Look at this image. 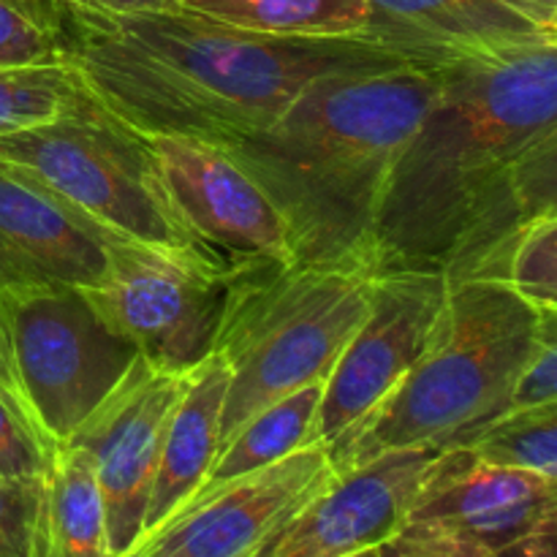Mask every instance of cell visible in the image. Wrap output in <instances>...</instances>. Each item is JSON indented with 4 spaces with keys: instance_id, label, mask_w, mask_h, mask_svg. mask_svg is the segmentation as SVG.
Listing matches in <instances>:
<instances>
[{
    "instance_id": "obj_1",
    "label": "cell",
    "mask_w": 557,
    "mask_h": 557,
    "mask_svg": "<svg viewBox=\"0 0 557 557\" xmlns=\"http://www.w3.org/2000/svg\"><path fill=\"white\" fill-rule=\"evenodd\" d=\"M60 60L145 136L221 150L270 125L313 82L422 65L370 36H267L174 9L107 11L52 0Z\"/></svg>"
},
{
    "instance_id": "obj_2",
    "label": "cell",
    "mask_w": 557,
    "mask_h": 557,
    "mask_svg": "<svg viewBox=\"0 0 557 557\" xmlns=\"http://www.w3.org/2000/svg\"><path fill=\"white\" fill-rule=\"evenodd\" d=\"M381 194L370 272H441L517 161L557 131V38L441 63Z\"/></svg>"
},
{
    "instance_id": "obj_3",
    "label": "cell",
    "mask_w": 557,
    "mask_h": 557,
    "mask_svg": "<svg viewBox=\"0 0 557 557\" xmlns=\"http://www.w3.org/2000/svg\"><path fill=\"white\" fill-rule=\"evenodd\" d=\"M438 85V65L326 76L226 147L286 221L297 264L370 272L381 194Z\"/></svg>"
},
{
    "instance_id": "obj_4",
    "label": "cell",
    "mask_w": 557,
    "mask_h": 557,
    "mask_svg": "<svg viewBox=\"0 0 557 557\" xmlns=\"http://www.w3.org/2000/svg\"><path fill=\"white\" fill-rule=\"evenodd\" d=\"M549 313L557 310L533 308L495 277L451 281L422 359L362 422L326 446L337 476L386 451L462 449L509 411L517 375Z\"/></svg>"
},
{
    "instance_id": "obj_5",
    "label": "cell",
    "mask_w": 557,
    "mask_h": 557,
    "mask_svg": "<svg viewBox=\"0 0 557 557\" xmlns=\"http://www.w3.org/2000/svg\"><path fill=\"white\" fill-rule=\"evenodd\" d=\"M373 272L297 261L228 267L215 354L228 370L221 449L250 417L326 384L370 308ZM218 449V451H221Z\"/></svg>"
},
{
    "instance_id": "obj_6",
    "label": "cell",
    "mask_w": 557,
    "mask_h": 557,
    "mask_svg": "<svg viewBox=\"0 0 557 557\" xmlns=\"http://www.w3.org/2000/svg\"><path fill=\"white\" fill-rule=\"evenodd\" d=\"M0 161L47 185L112 237L226 264L180 218L152 141L87 87L52 123L0 136Z\"/></svg>"
},
{
    "instance_id": "obj_7",
    "label": "cell",
    "mask_w": 557,
    "mask_h": 557,
    "mask_svg": "<svg viewBox=\"0 0 557 557\" xmlns=\"http://www.w3.org/2000/svg\"><path fill=\"white\" fill-rule=\"evenodd\" d=\"M0 337L11 386L52 446H63L139 359L82 286L0 294Z\"/></svg>"
},
{
    "instance_id": "obj_8",
    "label": "cell",
    "mask_w": 557,
    "mask_h": 557,
    "mask_svg": "<svg viewBox=\"0 0 557 557\" xmlns=\"http://www.w3.org/2000/svg\"><path fill=\"white\" fill-rule=\"evenodd\" d=\"M228 264L114 239L101 286L90 288L150 368L188 375L215 351Z\"/></svg>"
},
{
    "instance_id": "obj_9",
    "label": "cell",
    "mask_w": 557,
    "mask_h": 557,
    "mask_svg": "<svg viewBox=\"0 0 557 557\" xmlns=\"http://www.w3.org/2000/svg\"><path fill=\"white\" fill-rule=\"evenodd\" d=\"M557 517V482L441 451L408 520L400 547L424 557H487Z\"/></svg>"
},
{
    "instance_id": "obj_10",
    "label": "cell",
    "mask_w": 557,
    "mask_h": 557,
    "mask_svg": "<svg viewBox=\"0 0 557 557\" xmlns=\"http://www.w3.org/2000/svg\"><path fill=\"white\" fill-rule=\"evenodd\" d=\"M441 272H375L370 308L324 384L319 438L330 446L362 422L422 359L444 313Z\"/></svg>"
},
{
    "instance_id": "obj_11",
    "label": "cell",
    "mask_w": 557,
    "mask_h": 557,
    "mask_svg": "<svg viewBox=\"0 0 557 557\" xmlns=\"http://www.w3.org/2000/svg\"><path fill=\"white\" fill-rule=\"evenodd\" d=\"M335 476L326 444H313L190 498L131 553L141 557H253L294 515L324 493Z\"/></svg>"
},
{
    "instance_id": "obj_12",
    "label": "cell",
    "mask_w": 557,
    "mask_h": 557,
    "mask_svg": "<svg viewBox=\"0 0 557 557\" xmlns=\"http://www.w3.org/2000/svg\"><path fill=\"white\" fill-rule=\"evenodd\" d=\"M183 386L185 375L163 373L139 357L63 444L76 446L90 460L107 509L112 557L128 555L145 531L163 433Z\"/></svg>"
},
{
    "instance_id": "obj_13",
    "label": "cell",
    "mask_w": 557,
    "mask_h": 557,
    "mask_svg": "<svg viewBox=\"0 0 557 557\" xmlns=\"http://www.w3.org/2000/svg\"><path fill=\"white\" fill-rule=\"evenodd\" d=\"M180 218L228 267L294 261L286 221L261 185L215 145L147 136Z\"/></svg>"
},
{
    "instance_id": "obj_14",
    "label": "cell",
    "mask_w": 557,
    "mask_h": 557,
    "mask_svg": "<svg viewBox=\"0 0 557 557\" xmlns=\"http://www.w3.org/2000/svg\"><path fill=\"white\" fill-rule=\"evenodd\" d=\"M438 449L386 451L335 476L253 557H351L389 542L408 520Z\"/></svg>"
},
{
    "instance_id": "obj_15",
    "label": "cell",
    "mask_w": 557,
    "mask_h": 557,
    "mask_svg": "<svg viewBox=\"0 0 557 557\" xmlns=\"http://www.w3.org/2000/svg\"><path fill=\"white\" fill-rule=\"evenodd\" d=\"M120 237L0 161V294L33 286H101Z\"/></svg>"
},
{
    "instance_id": "obj_16",
    "label": "cell",
    "mask_w": 557,
    "mask_h": 557,
    "mask_svg": "<svg viewBox=\"0 0 557 557\" xmlns=\"http://www.w3.org/2000/svg\"><path fill=\"white\" fill-rule=\"evenodd\" d=\"M370 36L422 65L557 38L511 0H364Z\"/></svg>"
},
{
    "instance_id": "obj_17",
    "label": "cell",
    "mask_w": 557,
    "mask_h": 557,
    "mask_svg": "<svg viewBox=\"0 0 557 557\" xmlns=\"http://www.w3.org/2000/svg\"><path fill=\"white\" fill-rule=\"evenodd\" d=\"M226 386L228 370L215 351L185 375V386L163 433L141 539L163 525L174 511L183 509L194 498L196 490L205 484L221 449Z\"/></svg>"
},
{
    "instance_id": "obj_18",
    "label": "cell",
    "mask_w": 557,
    "mask_h": 557,
    "mask_svg": "<svg viewBox=\"0 0 557 557\" xmlns=\"http://www.w3.org/2000/svg\"><path fill=\"white\" fill-rule=\"evenodd\" d=\"M30 557H112L101 490L76 446H58L38 484Z\"/></svg>"
},
{
    "instance_id": "obj_19",
    "label": "cell",
    "mask_w": 557,
    "mask_h": 557,
    "mask_svg": "<svg viewBox=\"0 0 557 557\" xmlns=\"http://www.w3.org/2000/svg\"><path fill=\"white\" fill-rule=\"evenodd\" d=\"M324 384H310L305 389L292 392L281 397L272 406L261 408L256 417H250L232 438L223 444L207 473L205 484L196 490L194 498L223 487L234 479L253 473L259 468L281 462L308 446L321 444L319 438V408Z\"/></svg>"
},
{
    "instance_id": "obj_20",
    "label": "cell",
    "mask_w": 557,
    "mask_h": 557,
    "mask_svg": "<svg viewBox=\"0 0 557 557\" xmlns=\"http://www.w3.org/2000/svg\"><path fill=\"white\" fill-rule=\"evenodd\" d=\"M180 5L267 36H370L364 0H183Z\"/></svg>"
},
{
    "instance_id": "obj_21",
    "label": "cell",
    "mask_w": 557,
    "mask_h": 557,
    "mask_svg": "<svg viewBox=\"0 0 557 557\" xmlns=\"http://www.w3.org/2000/svg\"><path fill=\"white\" fill-rule=\"evenodd\" d=\"M462 449L487 466L515 468L557 482V403L509 408L471 435Z\"/></svg>"
},
{
    "instance_id": "obj_22",
    "label": "cell",
    "mask_w": 557,
    "mask_h": 557,
    "mask_svg": "<svg viewBox=\"0 0 557 557\" xmlns=\"http://www.w3.org/2000/svg\"><path fill=\"white\" fill-rule=\"evenodd\" d=\"M82 90L85 85L65 63L0 69V136L52 123Z\"/></svg>"
},
{
    "instance_id": "obj_23",
    "label": "cell",
    "mask_w": 557,
    "mask_h": 557,
    "mask_svg": "<svg viewBox=\"0 0 557 557\" xmlns=\"http://www.w3.org/2000/svg\"><path fill=\"white\" fill-rule=\"evenodd\" d=\"M500 281L533 308L557 310V210L533 218L517 234Z\"/></svg>"
},
{
    "instance_id": "obj_24",
    "label": "cell",
    "mask_w": 557,
    "mask_h": 557,
    "mask_svg": "<svg viewBox=\"0 0 557 557\" xmlns=\"http://www.w3.org/2000/svg\"><path fill=\"white\" fill-rule=\"evenodd\" d=\"M60 60L52 0H0V69Z\"/></svg>"
},
{
    "instance_id": "obj_25",
    "label": "cell",
    "mask_w": 557,
    "mask_h": 557,
    "mask_svg": "<svg viewBox=\"0 0 557 557\" xmlns=\"http://www.w3.org/2000/svg\"><path fill=\"white\" fill-rule=\"evenodd\" d=\"M58 446L49 444L27 408L5 381H0V479L38 482Z\"/></svg>"
},
{
    "instance_id": "obj_26",
    "label": "cell",
    "mask_w": 557,
    "mask_h": 557,
    "mask_svg": "<svg viewBox=\"0 0 557 557\" xmlns=\"http://www.w3.org/2000/svg\"><path fill=\"white\" fill-rule=\"evenodd\" d=\"M553 403H557V313L544 319L536 346L517 375L509 408H539Z\"/></svg>"
},
{
    "instance_id": "obj_27",
    "label": "cell",
    "mask_w": 557,
    "mask_h": 557,
    "mask_svg": "<svg viewBox=\"0 0 557 557\" xmlns=\"http://www.w3.org/2000/svg\"><path fill=\"white\" fill-rule=\"evenodd\" d=\"M38 484L0 479V557H30Z\"/></svg>"
},
{
    "instance_id": "obj_28",
    "label": "cell",
    "mask_w": 557,
    "mask_h": 557,
    "mask_svg": "<svg viewBox=\"0 0 557 557\" xmlns=\"http://www.w3.org/2000/svg\"><path fill=\"white\" fill-rule=\"evenodd\" d=\"M557 517L544 522L536 531L525 533V536L515 539L506 547L495 549L487 557H557Z\"/></svg>"
},
{
    "instance_id": "obj_29",
    "label": "cell",
    "mask_w": 557,
    "mask_h": 557,
    "mask_svg": "<svg viewBox=\"0 0 557 557\" xmlns=\"http://www.w3.org/2000/svg\"><path fill=\"white\" fill-rule=\"evenodd\" d=\"M65 3L90 5V9L107 11H147V9H174L183 0H65Z\"/></svg>"
},
{
    "instance_id": "obj_30",
    "label": "cell",
    "mask_w": 557,
    "mask_h": 557,
    "mask_svg": "<svg viewBox=\"0 0 557 557\" xmlns=\"http://www.w3.org/2000/svg\"><path fill=\"white\" fill-rule=\"evenodd\" d=\"M511 3L531 14L536 22H542L544 27L557 30V0H511Z\"/></svg>"
},
{
    "instance_id": "obj_31",
    "label": "cell",
    "mask_w": 557,
    "mask_h": 557,
    "mask_svg": "<svg viewBox=\"0 0 557 557\" xmlns=\"http://www.w3.org/2000/svg\"><path fill=\"white\" fill-rule=\"evenodd\" d=\"M379 549H381V555H384V557H424V555H419V553H411V549L400 547V544H397L395 539L384 542Z\"/></svg>"
},
{
    "instance_id": "obj_32",
    "label": "cell",
    "mask_w": 557,
    "mask_h": 557,
    "mask_svg": "<svg viewBox=\"0 0 557 557\" xmlns=\"http://www.w3.org/2000/svg\"><path fill=\"white\" fill-rule=\"evenodd\" d=\"M0 381H5V384L11 386L9 368H5V357H3V337H0ZM11 389H14V386H11Z\"/></svg>"
},
{
    "instance_id": "obj_33",
    "label": "cell",
    "mask_w": 557,
    "mask_h": 557,
    "mask_svg": "<svg viewBox=\"0 0 557 557\" xmlns=\"http://www.w3.org/2000/svg\"><path fill=\"white\" fill-rule=\"evenodd\" d=\"M351 557H384V555H381L379 547H373V549H364V553H357V555H351Z\"/></svg>"
},
{
    "instance_id": "obj_34",
    "label": "cell",
    "mask_w": 557,
    "mask_h": 557,
    "mask_svg": "<svg viewBox=\"0 0 557 557\" xmlns=\"http://www.w3.org/2000/svg\"><path fill=\"white\" fill-rule=\"evenodd\" d=\"M125 557H141V555H134V553H131V555H125Z\"/></svg>"
}]
</instances>
